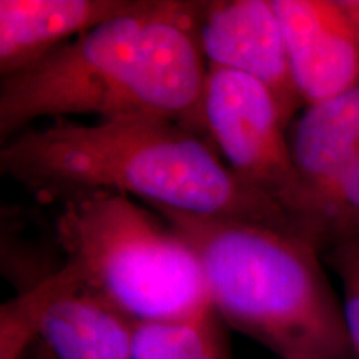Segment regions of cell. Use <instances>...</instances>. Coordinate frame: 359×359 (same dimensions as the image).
Returning a JSON list of instances; mask_svg holds the SVG:
<instances>
[{"label":"cell","instance_id":"cell-14","mask_svg":"<svg viewBox=\"0 0 359 359\" xmlns=\"http://www.w3.org/2000/svg\"><path fill=\"white\" fill-rule=\"evenodd\" d=\"M326 263L343 288V316L354 359H359V240L344 241L325 251Z\"/></svg>","mask_w":359,"mask_h":359},{"label":"cell","instance_id":"cell-13","mask_svg":"<svg viewBox=\"0 0 359 359\" xmlns=\"http://www.w3.org/2000/svg\"><path fill=\"white\" fill-rule=\"evenodd\" d=\"M130 359H231L224 323L213 309L173 321L135 323Z\"/></svg>","mask_w":359,"mask_h":359},{"label":"cell","instance_id":"cell-11","mask_svg":"<svg viewBox=\"0 0 359 359\" xmlns=\"http://www.w3.org/2000/svg\"><path fill=\"white\" fill-rule=\"evenodd\" d=\"M290 148L303 193L320 185L356 158L359 155V82L338 95L306 105L294 122Z\"/></svg>","mask_w":359,"mask_h":359},{"label":"cell","instance_id":"cell-7","mask_svg":"<svg viewBox=\"0 0 359 359\" xmlns=\"http://www.w3.org/2000/svg\"><path fill=\"white\" fill-rule=\"evenodd\" d=\"M200 40L208 67L266 85L290 125L304 103L273 0H203Z\"/></svg>","mask_w":359,"mask_h":359},{"label":"cell","instance_id":"cell-5","mask_svg":"<svg viewBox=\"0 0 359 359\" xmlns=\"http://www.w3.org/2000/svg\"><path fill=\"white\" fill-rule=\"evenodd\" d=\"M203 0H151L145 24L102 118L140 115L203 135L208 80L200 40Z\"/></svg>","mask_w":359,"mask_h":359},{"label":"cell","instance_id":"cell-4","mask_svg":"<svg viewBox=\"0 0 359 359\" xmlns=\"http://www.w3.org/2000/svg\"><path fill=\"white\" fill-rule=\"evenodd\" d=\"M151 0L57 48L42 60L2 77L0 137L4 142L40 118L97 115L118 87Z\"/></svg>","mask_w":359,"mask_h":359},{"label":"cell","instance_id":"cell-6","mask_svg":"<svg viewBox=\"0 0 359 359\" xmlns=\"http://www.w3.org/2000/svg\"><path fill=\"white\" fill-rule=\"evenodd\" d=\"M201 122L205 138L238 180L294 219L303 185L271 90L248 75L210 67Z\"/></svg>","mask_w":359,"mask_h":359},{"label":"cell","instance_id":"cell-9","mask_svg":"<svg viewBox=\"0 0 359 359\" xmlns=\"http://www.w3.org/2000/svg\"><path fill=\"white\" fill-rule=\"evenodd\" d=\"M133 325L102 299L79 290L64 268L24 356L0 353V359H130Z\"/></svg>","mask_w":359,"mask_h":359},{"label":"cell","instance_id":"cell-12","mask_svg":"<svg viewBox=\"0 0 359 359\" xmlns=\"http://www.w3.org/2000/svg\"><path fill=\"white\" fill-rule=\"evenodd\" d=\"M294 218L303 236L321 253L359 240V155L320 185L304 190Z\"/></svg>","mask_w":359,"mask_h":359},{"label":"cell","instance_id":"cell-3","mask_svg":"<svg viewBox=\"0 0 359 359\" xmlns=\"http://www.w3.org/2000/svg\"><path fill=\"white\" fill-rule=\"evenodd\" d=\"M58 205L53 231L79 290L132 323L185 320L213 309L198 255L154 210L107 191Z\"/></svg>","mask_w":359,"mask_h":359},{"label":"cell","instance_id":"cell-10","mask_svg":"<svg viewBox=\"0 0 359 359\" xmlns=\"http://www.w3.org/2000/svg\"><path fill=\"white\" fill-rule=\"evenodd\" d=\"M142 0H0L2 77L132 12Z\"/></svg>","mask_w":359,"mask_h":359},{"label":"cell","instance_id":"cell-1","mask_svg":"<svg viewBox=\"0 0 359 359\" xmlns=\"http://www.w3.org/2000/svg\"><path fill=\"white\" fill-rule=\"evenodd\" d=\"M0 170L42 201L107 191L137 196L148 206L303 236L280 205L238 180L205 137L168 120H53L4 142Z\"/></svg>","mask_w":359,"mask_h":359},{"label":"cell","instance_id":"cell-8","mask_svg":"<svg viewBox=\"0 0 359 359\" xmlns=\"http://www.w3.org/2000/svg\"><path fill=\"white\" fill-rule=\"evenodd\" d=\"M306 105L359 82V0H273Z\"/></svg>","mask_w":359,"mask_h":359},{"label":"cell","instance_id":"cell-2","mask_svg":"<svg viewBox=\"0 0 359 359\" xmlns=\"http://www.w3.org/2000/svg\"><path fill=\"white\" fill-rule=\"evenodd\" d=\"M198 255L213 311L280 359H354L343 306L306 238L151 206Z\"/></svg>","mask_w":359,"mask_h":359}]
</instances>
